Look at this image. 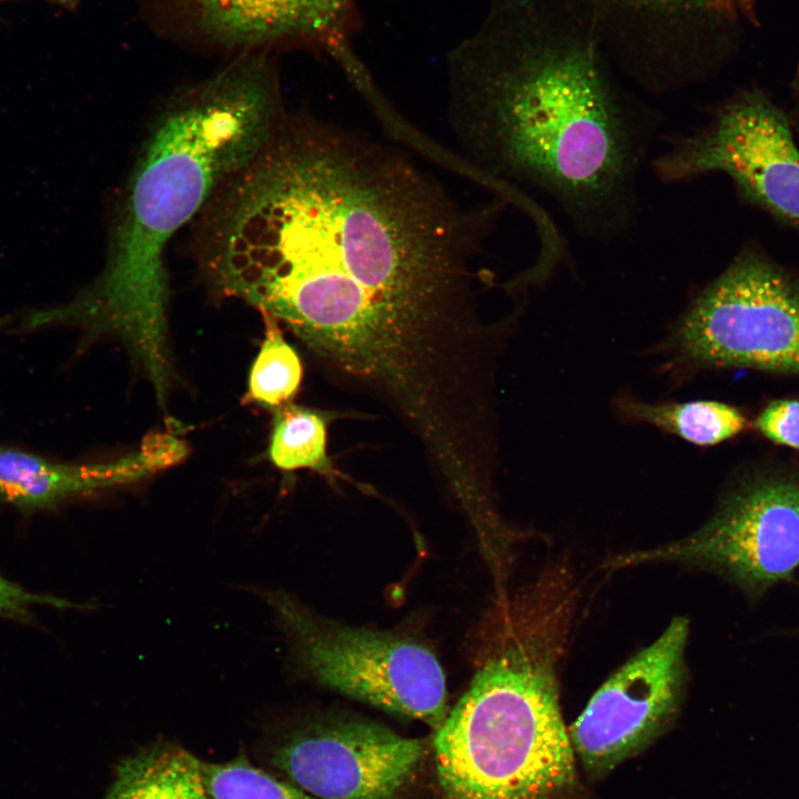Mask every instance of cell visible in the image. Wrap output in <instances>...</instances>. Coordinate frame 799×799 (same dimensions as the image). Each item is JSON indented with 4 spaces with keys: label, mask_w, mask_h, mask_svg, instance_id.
Wrapping results in <instances>:
<instances>
[{
    "label": "cell",
    "mask_w": 799,
    "mask_h": 799,
    "mask_svg": "<svg viewBox=\"0 0 799 799\" xmlns=\"http://www.w3.org/2000/svg\"><path fill=\"white\" fill-rule=\"evenodd\" d=\"M505 206L463 209L401 151L285 112L200 212L195 257L219 291L417 419L479 365L474 264Z\"/></svg>",
    "instance_id": "obj_1"
},
{
    "label": "cell",
    "mask_w": 799,
    "mask_h": 799,
    "mask_svg": "<svg viewBox=\"0 0 799 799\" xmlns=\"http://www.w3.org/2000/svg\"><path fill=\"white\" fill-rule=\"evenodd\" d=\"M565 1L494 0L449 54V118L483 182L536 230L550 201L584 240L608 244L639 215V178L660 117L614 80Z\"/></svg>",
    "instance_id": "obj_2"
},
{
    "label": "cell",
    "mask_w": 799,
    "mask_h": 799,
    "mask_svg": "<svg viewBox=\"0 0 799 799\" xmlns=\"http://www.w3.org/2000/svg\"><path fill=\"white\" fill-rule=\"evenodd\" d=\"M284 112L275 72L260 57L240 59L172 98L129 176L100 275L71 302L33 311L31 326L115 334L154 387L166 386V243L257 155Z\"/></svg>",
    "instance_id": "obj_3"
},
{
    "label": "cell",
    "mask_w": 799,
    "mask_h": 799,
    "mask_svg": "<svg viewBox=\"0 0 799 799\" xmlns=\"http://www.w3.org/2000/svg\"><path fill=\"white\" fill-rule=\"evenodd\" d=\"M576 600L550 568L499 600L487 654L435 730L441 799H538L574 780L558 674Z\"/></svg>",
    "instance_id": "obj_4"
},
{
    "label": "cell",
    "mask_w": 799,
    "mask_h": 799,
    "mask_svg": "<svg viewBox=\"0 0 799 799\" xmlns=\"http://www.w3.org/2000/svg\"><path fill=\"white\" fill-rule=\"evenodd\" d=\"M299 671L321 686L437 730L449 709L436 655L413 638L351 627L283 590H261Z\"/></svg>",
    "instance_id": "obj_5"
},
{
    "label": "cell",
    "mask_w": 799,
    "mask_h": 799,
    "mask_svg": "<svg viewBox=\"0 0 799 799\" xmlns=\"http://www.w3.org/2000/svg\"><path fill=\"white\" fill-rule=\"evenodd\" d=\"M671 347L680 364L694 368L799 375V279L747 244L690 302Z\"/></svg>",
    "instance_id": "obj_6"
},
{
    "label": "cell",
    "mask_w": 799,
    "mask_h": 799,
    "mask_svg": "<svg viewBox=\"0 0 799 799\" xmlns=\"http://www.w3.org/2000/svg\"><path fill=\"white\" fill-rule=\"evenodd\" d=\"M705 112L690 131L660 136L648 163L654 175L675 184L724 174L744 202L799 232V146L790 114L757 87Z\"/></svg>",
    "instance_id": "obj_7"
},
{
    "label": "cell",
    "mask_w": 799,
    "mask_h": 799,
    "mask_svg": "<svg viewBox=\"0 0 799 799\" xmlns=\"http://www.w3.org/2000/svg\"><path fill=\"white\" fill-rule=\"evenodd\" d=\"M679 563L716 573L761 597L799 566V473L760 472L731 489L692 534L616 556L609 568Z\"/></svg>",
    "instance_id": "obj_8"
},
{
    "label": "cell",
    "mask_w": 799,
    "mask_h": 799,
    "mask_svg": "<svg viewBox=\"0 0 799 799\" xmlns=\"http://www.w3.org/2000/svg\"><path fill=\"white\" fill-rule=\"evenodd\" d=\"M608 48L623 72L650 94L705 80L694 44L707 33L752 19L756 0H565Z\"/></svg>",
    "instance_id": "obj_9"
},
{
    "label": "cell",
    "mask_w": 799,
    "mask_h": 799,
    "mask_svg": "<svg viewBox=\"0 0 799 799\" xmlns=\"http://www.w3.org/2000/svg\"><path fill=\"white\" fill-rule=\"evenodd\" d=\"M689 621L675 617L649 646L617 668L568 729L587 772L603 776L672 725L686 686Z\"/></svg>",
    "instance_id": "obj_10"
},
{
    "label": "cell",
    "mask_w": 799,
    "mask_h": 799,
    "mask_svg": "<svg viewBox=\"0 0 799 799\" xmlns=\"http://www.w3.org/2000/svg\"><path fill=\"white\" fill-rule=\"evenodd\" d=\"M424 742L363 719L292 725L266 746V759L316 799H397L424 755Z\"/></svg>",
    "instance_id": "obj_11"
},
{
    "label": "cell",
    "mask_w": 799,
    "mask_h": 799,
    "mask_svg": "<svg viewBox=\"0 0 799 799\" xmlns=\"http://www.w3.org/2000/svg\"><path fill=\"white\" fill-rule=\"evenodd\" d=\"M186 455L185 442L160 432L145 436L136 452L103 464L57 463L0 446V498L26 510L51 508L83 493L148 477Z\"/></svg>",
    "instance_id": "obj_12"
},
{
    "label": "cell",
    "mask_w": 799,
    "mask_h": 799,
    "mask_svg": "<svg viewBox=\"0 0 799 799\" xmlns=\"http://www.w3.org/2000/svg\"><path fill=\"white\" fill-rule=\"evenodd\" d=\"M204 27L240 43L295 40L332 50L346 44L355 0H190Z\"/></svg>",
    "instance_id": "obj_13"
},
{
    "label": "cell",
    "mask_w": 799,
    "mask_h": 799,
    "mask_svg": "<svg viewBox=\"0 0 799 799\" xmlns=\"http://www.w3.org/2000/svg\"><path fill=\"white\" fill-rule=\"evenodd\" d=\"M103 799H210L200 760L165 741L122 758Z\"/></svg>",
    "instance_id": "obj_14"
},
{
    "label": "cell",
    "mask_w": 799,
    "mask_h": 799,
    "mask_svg": "<svg viewBox=\"0 0 799 799\" xmlns=\"http://www.w3.org/2000/svg\"><path fill=\"white\" fill-rule=\"evenodd\" d=\"M267 448L271 463L281 471L311 469L336 481L341 473L327 454V429L336 414L292 402L273 409Z\"/></svg>",
    "instance_id": "obj_15"
},
{
    "label": "cell",
    "mask_w": 799,
    "mask_h": 799,
    "mask_svg": "<svg viewBox=\"0 0 799 799\" xmlns=\"http://www.w3.org/2000/svg\"><path fill=\"white\" fill-rule=\"evenodd\" d=\"M620 408L631 419L699 446L719 444L747 427V417L740 409L715 401L657 404L624 401Z\"/></svg>",
    "instance_id": "obj_16"
},
{
    "label": "cell",
    "mask_w": 799,
    "mask_h": 799,
    "mask_svg": "<svg viewBox=\"0 0 799 799\" xmlns=\"http://www.w3.org/2000/svg\"><path fill=\"white\" fill-rule=\"evenodd\" d=\"M264 338L251 366L244 401L275 409L296 395L303 377V365L295 348L285 340L281 323L260 312Z\"/></svg>",
    "instance_id": "obj_17"
},
{
    "label": "cell",
    "mask_w": 799,
    "mask_h": 799,
    "mask_svg": "<svg viewBox=\"0 0 799 799\" xmlns=\"http://www.w3.org/2000/svg\"><path fill=\"white\" fill-rule=\"evenodd\" d=\"M200 768L210 799H316L255 767L243 754L223 762L200 760Z\"/></svg>",
    "instance_id": "obj_18"
},
{
    "label": "cell",
    "mask_w": 799,
    "mask_h": 799,
    "mask_svg": "<svg viewBox=\"0 0 799 799\" xmlns=\"http://www.w3.org/2000/svg\"><path fill=\"white\" fill-rule=\"evenodd\" d=\"M754 426L769 441L799 449V401L771 402L758 415Z\"/></svg>",
    "instance_id": "obj_19"
},
{
    "label": "cell",
    "mask_w": 799,
    "mask_h": 799,
    "mask_svg": "<svg viewBox=\"0 0 799 799\" xmlns=\"http://www.w3.org/2000/svg\"><path fill=\"white\" fill-rule=\"evenodd\" d=\"M34 606L70 608L74 605L63 598L29 591L0 575V616L28 623Z\"/></svg>",
    "instance_id": "obj_20"
}]
</instances>
